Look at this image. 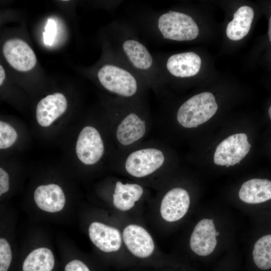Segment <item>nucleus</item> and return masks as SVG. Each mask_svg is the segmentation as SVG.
<instances>
[{
    "instance_id": "obj_1",
    "label": "nucleus",
    "mask_w": 271,
    "mask_h": 271,
    "mask_svg": "<svg viewBox=\"0 0 271 271\" xmlns=\"http://www.w3.org/2000/svg\"><path fill=\"white\" fill-rule=\"evenodd\" d=\"M217 108L214 95L210 92H204L184 102L178 110L177 119L184 127H197L210 119Z\"/></svg>"
},
{
    "instance_id": "obj_2",
    "label": "nucleus",
    "mask_w": 271,
    "mask_h": 271,
    "mask_svg": "<svg viewBox=\"0 0 271 271\" xmlns=\"http://www.w3.org/2000/svg\"><path fill=\"white\" fill-rule=\"evenodd\" d=\"M157 27L163 39L177 41L194 40L199 33L198 25L191 16L172 10L158 17Z\"/></svg>"
},
{
    "instance_id": "obj_3",
    "label": "nucleus",
    "mask_w": 271,
    "mask_h": 271,
    "mask_svg": "<svg viewBox=\"0 0 271 271\" xmlns=\"http://www.w3.org/2000/svg\"><path fill=\"white\" fill-rule=\"evenodd\" d=\"M97 75L105 89L122 97H131L138 90L139 78L124 66L107 64L99 68Z\"/></svg>"
},
{
    "instance_id": "obj_4",
    "label": "nucleus",
    "mask_w": 271,
    "mask_h": 271,
    "mask_svg": "<svg viewBox=\"0 0 271 271\" xmlns=\"http://www.w3.org/2000/svg\"><path fill=\"white\" fill-rule=\"evenodd\" d=\"M163 153L156 148H145L130 153L125 162V169L131 176L142 178L150 175L164 164Z\"/></svg>"
},
{
    "instance_id": "obj_5",
    "label": "nucleus",
    "mask_w": 271,
    "mask_h": 271,
    "mask_svg": "<svg viewBox=\"0 0 271 271\" xmlns=\"http://www.w3.org/2000/svg\"><path fill=\"white\" fill-rule=\"evenodd\" d=\"M251 147L245 133L231 135L217 146L214 162L219 166L239 164L249 152Z\"/></svg>"
},
{
    "instance_id": "obj_6",
    "label": "nucleus",
    "mask_w": 271,
    "mask_h": 271,
    "mask_svg": "<svg viewBox=\"0 0 271 271\" xmlns=\"http://www.w3.org/2000/svg\"><path fill=\"white\" fill-rule=\"evenodd\" d=\"M75 151L78 159L83 164L92 165L102 157L104 147L99 131L91 126H85L76 142Z\"/></svg>"
},
{
    "instance_id": "obj_7",
    "label": "nucleus",
    "mask_w": 271,
    "mask_h": 271,
    "mask_svg": "<svg viewBox=\"0 0 271 271\" xmlns=\"http://www.w3.org/2000/svg\"><path fill=\"white\" fill-rule=\"evenodd\" d=\"M122 238L129 252L138 259H148L154 252L155 243L151 235L140 225L126 226L123 230Z\"/></svg>"
},
{
    "instance_id": "obj_8",
    "label": "nucleus",
    "mask_w": 271,
    "mask_h": 271,
    "mask_svg": "<svg viewBox=\"0 0 271 271\" xmlns=\"http://www.w3.org/2000/svg\"><path fill=\"white\" fill-rule=\"evenodd\" d=\"M3 53L8 62L17 70L27 72L37 63L35 53L30 46L20 39H11L4 43Z\"/></svg>"
},
{
    "instance_id": "obj_9",
    "label": "nucleus",
    "mask_w": 271,
    "mask_h": 271,
    "mask_svg": "<svg viewBox=\"0 0 271 271\" xmlns=\"http://www.w3.org/2000/svg\"><path fill=\"white\" fill-rule=\"evenodd\" d=\"M122 53L127 62L140 74L147 76L155 68L153 58L147 48L136 39L128 38L121 44Z\"/></svg>"
},
{
    "instance_id": "obj_10",
    "label": "nucleus",
    "mask_w": 271,
    "mask_h": 271,
    "mask_svg": "<svg viewBox=\"0 0 271 271\" xmlns=\"http://www.w3.org/2000/svg\"><path fill=\"white\" fill-rule=\"evenodd\" d=\"M190 199L188 192L181 188H174L163 197L160 206V214L166 221L172 222L182 218L187 212Z\"/></svg>"
},
{
    "instance_id": "obj_11",
    "label": "nucleus",
    "mask_w": 271,
    "mask_h": 271,
    "mask_svg": "<svg viewBox=\"0 0 271 271\" xmlns=\"http://www.w3.org/2000/svg\"><path fill=\"white\" fill-rule=\"evenodd\" d=\"M88 232L90 241L101 251L111 253L120 249L122 236L117 228L94 221L89 225Z\"/></svg>"
},
{
    "instance_id": "obj_12",
    "label": "nucleus",
    "mask_w": 271,
    "mask_h": 271,
    "mask_svg": "<svg viewBox=\"0 0 271 271\" xmlns=\"http://www.w3.org/2000/svg\"><path fill=\"white\" fill-rule=\"evenodd\" d=\"M217 231L213 221L203 219L195 226L190 237L191 250L199 256H207L215 249L217 244Z\"/></svg>"
},
{
    "instance_id": "obj_13",
    "label": "nucleus",
    "mask_w": 271,
    "mask_h": 271,
    "mask_svg": "<svg viewBox=\"0 0 271 271\" xmlns=\"http://www.w3.org/2000/svg\"><path fill=\"white\" fill-rule=\"evenodd\" d=\"M67 101L64 95L56 92L41 99L36 107V119L43 127L50 125L66 111Z\"/></svg>"
},
{
    "instance_id": "obj_14",
    "label": "nucleus",
    "mask_w": 271,
    "mask_h": 271,
    "mask_svg": "<svg viewBox=\"0 0 271 271\" xmlns=\"http://www.w3.org/2000/svg\"><path fill=\"white\" fill-rule=\"evenodd\" d=\"M34 199L40 209L49 213L61 211L66 203V197L62 189L55 184L38 186L34 193Z\"/></svg>"
},
{
    "instance_id": "obj_15",
    "label": "nucleus",
    "mask_w": 271,
    "mask_h": 271,
    "mask_svg": "<svg viewBox=\"0 0 271 271\" xmlns=\"http://www.w3.org/2000/svg\"><path fill=\"white\" fill-rule=\"evenodd\" d=\"M201 60L193 52L175 54L167 59L166 67L172 75L179 78H187L196 75L199 71Z\"/></svg>"
},
{
    "instance_id": "obj_16",
    "label": "nucleus",
    "mask_w": 271,
    "mask_h": 271,
    "mask_svg": "<svg viewBox=\"0 0 271 271\" xmlns=\"http://www.w3.org/2000/svg\"><path fill=\"white\" fill-rule=\"evenodd\" d=\"M146 131L145 121L136 113L130 112L117 126L116 136L121 145L127 146L141 139Z\"/></svg>"
},
{
    "instance_id": "obj_17",
    "label": "nucleus",
    "mask_w": 271,
    "mask_h": 271,
    "mask_svg": "<svg viewBox=\"0 0 271 271\" xmlns=\"http://www.w3.org/2000/svg\"><path fill=\"white\" fill-rule=\"evenodd\" d=\"M239 197L242 201L249 204H257L271 199V181L252 179L242 185Z\"/></svg>"
},
{
    "instance_id": "obj_18",
    "label": "nucleus",
    "mask_w": 271,
    "mask_h": 271,
    "mask_svg": "<svg viewBox=\"0 0 271 271\" xmlns=\"http://www.w3.org/2000/svg\"><path fill=\"white\" fill-rule=\"evenodd\" d=\"M144 192L142 186L137 184H123L116 182L113 194V204L120 211H127L135 205Z\"/></svg>"
},
{
    "instance_id": "obj_19",
    "label": "nucleus",
    "mask_w": 271,
    "mask_h": 271,
    "mask_svg": "<svg viewBox=\"0 0 271 271\" xmlns=\"http://www.w3.org/2000/svg\"><path fill=\"white\" fill-rule=\"evenodd\" d=\"M55 258L52 251L46 247L32 250L24 259L22 271H53Z\"/></svg>"
},
{
    "instance_id": "obj_20",
    "label": "nucleus",
    "mask_w": 271,
    "mask_h": 271,
    "mask_svg": "<svg viewBox=\"0 0 271 271\" xmlns=\"http://www.w3.org/2000/svg\"><path fill=\"white\" fill-rule=\"evenodd\" d=\"M253 17L252 8L245 6L240 7L234 13L233 20L227 25V37L233 41L244 38L250 30Z\"/></svg>"
},
{
    "instance_id": "obj_21",
    "label": "nucleus",
    "mask_w": 271,
    "mask_h": 271,
    "mask_svg": "<svg viewBox=\"0 0 271 271\" xmlns=\"http://www.w3.org/2000/svg\"><path fill=\"white\" fill-rule=\"evenodd\" d=\"M253 260L261 270L271 268V234L264 235L256 241L252 251Z\"/></svg>"
},
{
    "instance_id": "obj_22",
    "label": "nucleus",
    "mask_w": 271,
    "mask_h": 271,
    "mask_svg": "<svg viewBox=\"0 0 271 271\" xmlns=\"http://www.w3.org/2000/svg\"><path fill=\"white\" fill-rule=\"evenodd\" d=\"M18 133L10 124L0 121V149H6L11 147L16 141Z\"/></svg>"
},
{
    "instance_id": "obj_23",
    "label": "nucleus",
    "mask_w": 271,
    "mask_h": 271,
    "mask_svg": "<svg viewBox=\"0 0 271 271\" xmlns=\"http://www.w3.org/2000/svg\"><path fill=\"white\" fill-rule=\"evenodd\" d=\"M13 252L7 239L0 238V271H9L13 261Z\"/></svg>"
},
{
    "instance_id": "obj_24",
    "label": "nucleus",
    "mask_w": 271,
    "mask_h": 271,
    "mask_svg": "<svg viewBox=\"0 0 271 271\" xmlns=\"http://www.w3.org/2000/svg\"><path fill=\"white\" fill-rule=\"evenodd\" d=\"M64 271H92L91 267L83 260L74 258L67 262Z\"/></svg>"
},
{
    "instance_id": "obj_25",
    "label": "nucleus",
    "mask_w": 271,
    "mask_h": 271,
    "mask_svg": "<svg viewBox=\"0 0 271 271\" xmlns=\"http://www.w3.org/2000/svg\"><path fill=\"white\" fill-rule=\"evenodd\" d=\"M45 29V31L43 32L44 43L47 45H51L54 42L57 32L55 22L52 19H48Z\"/></svg>"
},
{
    "instance_id": "obj_26",
    "label": "nucleus",
    "mask_w": 271,
    "mask_h": 271,
    "mask_svg": "<svg viewBox=\"0 0 271 271\" xmlns=\"http://www.w3.org/2000/svg\"><path fill=\"white\" fill-rule=\"evenodd\" d=\"M10 189L9 175L4 169L0 168V195L8 192Z\"/></svg>"
},
{
    "instance_id": "obj_27",
    "label": "nucleus",
    "mask_w": 271,
    "mask_h": 271,
    "mask_svg": "<svg viewBox=\"0 0 271 271\" xmlns=\"http://www.w3.org/2000/svg\"><path fill=\"white\" fill-rule=\"evenodd\" d=\"M6 77V73L5 69L2 65H0V85L3 84V82Z\"/></svg>"
},
{
    "instance_id": "obj_28",
    "label": "nucleus",
    "mask_w": 271,
    "mask_h": 271,
    "mask_svg": "<svg viewBox=\"0 0 271 271\" xmlns=\"http://www.w3.org/2000/svg\"><path fill=\"white\" fill-rule=\"evenodd\" d=\"M268 41L271 44V14L268 20Z\"/></svg>"
},
{
    "instance_id": "obj_29",
    "label": "nucleus",
    "mask_w": 271,
    "mask_h": 271,
    "mask_svg": "<svg viewBox=\"0 0 271 271\" xmlns=\"http://www.w3.org/2000/svg\"><path fill=\"white\" fill-rule=\"evenodd\" d=\"M268 115H269V118H270V119L271 120V105L269 106V107L268 108Z\"/></svg>"
},
{
    "instance_id": "obj_30",
    "label": "nucleus",
    "mask_w": 271,
    "mask_h": 271,
    "mask_svg": "<svg viewBox=\"0 0 271 271\" xmlns=\"http://www.w3.org/2000/svg\"><path fill=\"white\" fill-rule=\"evenodd\" d=\"M225 166H226V167H229L230 166H229V165H228V164L226 165Z\"/></svg>"
}]
</instances>
